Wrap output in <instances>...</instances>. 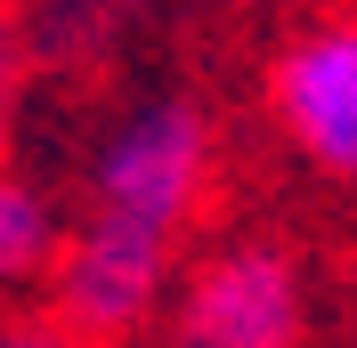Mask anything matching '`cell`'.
<instances>
[{"label": "cell", "mask_w": 357, "mask_h": 348, "mask_svg": "<svg viewBox=\"0 0 357 348\" xmlns=\"http://www.w3.org/2000/svg\"><path fill=\"white\" fill-rule=\"evenodd\" d=\"M162 17V0H24L17 17V73L89 81Z\"/></svg>", "instance_id": "cell-5"}, {"label": "cell", "mask_w": 357, "mask_h": 348, "mask_svg": "<svg viewBox=\"0 0 357 348\" xmlns=\"http://www.w3.org/2000/svg\"><path fill=\"white\" fill-rule=\"evenodd\" d=\"M178 300V235L146 219L82 211L66 235V260L49 267V316H66L89 348H122L171 316Z\"/></svg>", "instance_id": "cell-1"}, {"label": "cell", "mask_w": 357, "mask_h": 348, "mask_svg": "<svg viewBox=\"0 0 357 348\" xmlns=\"http://www.w3.org/2000/svg\"><path fill=\"white\" fill-rule=\"evenodd\" d=\"M66 235L73 219L57 211V195L33 171L0 178V276L8 283H49V267L66 260Z\"/></svg>", "instance_id": "cell-6"}, {"label": "cell", "mask_w": 357, "mask_h": 348, "mask_svg": "<svg viewBox=\"0 0 357 348\" xmlns=\"http://www.w3.org/2000/svg\"><path fill=\"white\" fill-rule=\"evenodd\" d=\"M0 348H89V340L66 324V316H49V308H24V316H8Z\"/></svg>", "instance_id": "cell-7"}, {"label": "cell", "mask_w": 357, "mask_h": 348, "mask_svg": "<svg viewBox=\"0 0 357 348\" xmlns=\"http://www.w3.org/2000/svg\"><path fill=\"white\" fill-rule=\"evenodd\" d=\"M171 348H301L309 332V276L284 243L268 235H227L211 243L162 316Z\"/></svg>", "instance_id": "cell-3"}, {"label": "cell", "mask_w": 357, "mask_h": 348, "mask_svg": "<svg viewBox=\"0 0 357 348\" xmlns=\"http://www.w3.org/2000/svg\"><path fill=\"white\" fill-rule=\"evenodd\" d=\"M268 106L301 162H317L325 178H357V17L301 24L268 65Z\"/></svg>", "instance_id": "cell-4"}, {"label": "cell", "mask_w": 357, "mask_h": 348, "mask_svg": "<svg viewBox=\"0 0 357 348\" xmlns=\"http://www.w3.org/2000/svg\"><path fill=\"white\" fill-rule=\"evenodd\" d=\"M211 195V113L195 97H138L114 113V130L89 154V195L82 211L146 219L162 235H187Z\"/></svg>", "instance_id": "cell-2"}]
</instances>
